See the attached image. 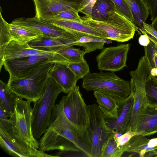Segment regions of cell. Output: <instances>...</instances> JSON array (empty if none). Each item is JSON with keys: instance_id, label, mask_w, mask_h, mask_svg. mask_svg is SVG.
Returning a JSON list of instances; mask_svg holds the SVG:
<instances>
[{"instance_id": "obj_1", "label": "cell", "mask_w": 157, "mask_h": 157, "mask_svg": "<svg viewBox=\"0 0 157 157\" xmlns=\"http://www.w3.org/2000/svg\"><path fill=\"white\" fill-rule=\"evenodd\" d=\"M38 149L43 152L59 150L63 151H81L92 157V146L87 130L78 128L66 117L56 104L53 109L48 128L39 142Z\"/></svg>"}, {"instance_id": "obj_2", "label": "cell", "mask_w": 157, "mask_h": 157, "mask_svg": "<svg viewBox=\"0 0 157 157\" xmlns=\"http://www.w3.org/2000/svg\"><path fill=\"white\" fill-rule=\"evenodd\" d=\"M53 63L44 64L25 77L9 78L7 85L18 96L34 103L43 96Z\"/></svg>"}, {"instance_id": "obj_3", "label": "cell", "mask_w": 157, "mask_h": 157, "mask_svg": "<svg viewBox=\"0 0 157 157\" xmlns=\"http://www.w3.org/2000/svg\"><path fill=\"white\" fill-rule=\"evenodd\" d=\"M83 79L82 86L86 91L102 93L117 102L124 100L131 93L130 82L113 72L90 73Z\"/></svg>"}, {"instance_id": "obj_4", "label": "cell", "mask_w": 157, "mask_h": 157, "mask_svg": "<svg viewBox=\"0 0 157 157\" xmlns=\"http://www.w3.org/2000/svg\"><path fill=\"white\" fill-rule=\"evenodd\" d=\"M62 92L61 87L53 78L49 77L43 96L34 103L33 108L32 131L36 140H39L48 128L56 100Z\"/></svg>"}, {"instance_id": "obj_5", "label": "cell", "mask_w": 157, "mask_h": 157, "mask_svg": "<svg viewBox=\"0 0 157 157\" xmlns=\"http://www.w3.org/2000/svg\"><path fill=\"white\" fill-rule=\"evenodd\" d=\"M83 23L100 31L107 39L125 42L132 39L138 28L134 23L121 14L113 11L105 21H97L85 16Z\"/></svg>"}, {"instance_id": "obj_6", "label": "cell", "mask_w": 157, "mask_h": 157, "mask_svg": "<svg viewBox=\"0 0 157 157\" xmlns=\"http://www.w3.org/2000/svg\"><path fill=\"white\" fill-rule=\"evenodd\" d=\"M0 145L9 155L16 157H58L46 154L30 145L13 128L9 119H0Z\"/></svg>"}, {"instance_id": "obj_7", "label": "cell", "mask_w": 157, "mask_h": 157, "mask_svg": "<svg viewBox=\"0 0 157 157\" xmlns=\"http://www.w3.org/2000/svg\"><path fill=\"white\" fill-rule=\"evenodd\" d=\"M131 77L130 81L133 98V112L129 130L135 131L137 118L141 110L148 103L146 92L147 81L151 76L147 61L143 56L140 59L136 69L129 72Z\"/></svg>"}, {"instance_id": "obj_8", "label": "cell", "mask_w": 157, "mask_h": 157, "mask_svg": "<svg viewBox=\"0 0 157 157\" xmlns=\"http://www.w3.org/2000/svg\"><path fill=\"white\" fill-rule=\"evenodd\" d=\"M57 105L72 123L82 130H87L89 125L88 107L78 86L63 96Z\"/></svg>"}, {"instance_id": "obj_9", "label": "cell", "mask_w": 157, "mask_h": 157, "mask_svg": "<svg viewBox=\"0 0 157 157\" xmlns=\"http://www.w3.org/2000/svg\"><path fill=\"white\" fill-rule=\"evenodd\" d=\"M18 96L15 100L13 114L9 119L14 129L30 145L38 149L39 142L34 138L32 131L33 121L32 102Z\"/></svg>"}, {"instance_id": "obj_10", "label": "cell", "mask_w": 157, "mask_h": 157, "mask_svg": "<svg viewBox=\"0 0 157 157\" xmlns=\"http://www.w3.org/2000/svg\"><path fill=\"white\" fill-rule=\"evenodd\" d=\"M87 107L89 125L87 130L92 144V157H101L103 147L112 133L107 126L98 105L94 104Z\"/></svg>"}, {"instance_id": "obj_11", "label": "cell", "mask_w": 157, "mask_h": 157, "mask_svg": "<svg viewBox=\"0 0 157 157\" xmlns=\"http://www.w3.org/2000/svg\"><path fill=\"white\" fill-rule=\"evenodd\" d=\"M130 46L127 44L104 48L96 57L98 69L113 72L122 69L126 66Z\"/></svg>"}, {"instance_id": "obj_12", "label": "cell", "mask_w": 157, "mask_h": 157, "mask_svg": "<svg viewBox=\"0 0 157 157\" xmlns=\"http://www.w3.org/2000/svg\"><path fill=\"white\" fill-rule=\"evenodd\" d=\"M30 56L46 57L52 63L68 65V62L62 56L57 52L44 51L31 48L28 43L22 44L11 40L7 45L3 57V65L7 59Z\"/></svg>"}, {"instance_id": "obj_13", "label": "cell", "mask_w": 157, "mask_h": 157, "mask_svg": "<svg viewBox=\"0 0 157 157\" xmlns=\"http://www.w3.org/2000/svg\"><path fill=\"white\" fill-rule=\"evenodd\" d=\"M49 63L52 62L46 57L30 56L6 60L4 61L3 66L9 73V78H20L27 76L42 65Z\"/></svg>"}, {"instance_id": "obj_14", "label": "cell", "mask_w": 157, "mask_h": 157, "mask_svg": "<svg viewBox=\"0 0 157 157\" xmlns=\"http://www.w3.org/2000/svg\"><path fill=\"white\" fill-rule=\"evenodd\" d=\"M82 0H33L35 9V17L40 20L51 17L65 11H78Z\"/></svg>"}, {"instance_id": "obj_15", "label": "cell", "mask_w": 157, "mask_h": 157, "mask_svg": "<svg viewBox=\"0 0 157 157\" xmlns=\"http://www.w3.org/2000/svg\"><path fill=\"white\" fill-rule=\"evenodd\" d=\"M116 119L105 118L106 124L112 133L123 134L129 130L132 117L133 98L132 93L125 99L117 102Z\"/></svg>"}, {"instance_id": "obj_16", "label": "cell", "mask_w": 157, "mask_h": 157, "mask_svg": "<svg viewBox=\"0 0 157 157\" xmlns=\"http://www.w3.org/2000/svg\"><path fill=\"white\" fill-rule=\"evenodd\" d=\"M11 23L32 28L41 33L44 36L59 37L73 41L78 40L75 36L65 30L43 20L39 19L35 17L17 18Z\"/></svg>"}, {"instance_id": "obj_17", "label": "cell", "mask_w": 157, "mask_h": 157, "mask_svg": "<svg viewBox=\"0 0 157 157\" xmlns=\"http://www.w3.org/2000/svg\"><path fill=\"white\" fill-rule=\"evenodd\" d=\"M42 20L62 28L71 33L78 39L82 36H88L107 39L106 36L96 29L85 24L76 21L44 18Z\"/></svg>"}, {"instance_id": "obj_18", "label": "cell", "mask_w": 157, "mask_h": 157, "mask_svg": "<svg viewBox=\"0 0 157 157\" xmlns=\"http://www.w3.org/2000/svg\"><path fill=\"white\" fill-rule=\"evenodd\" d=\"M135 131L146 136L157 132V106L149 103L140 111L137 117Z\"/></svg>"}, {"instance_id": "obj_19", "label": "cell", "mask_w": 157, "mask_h": 157, "mask_svg": "<svg viewBox=\"0 0 157 157\" xmlns=\"http://www.w3.org/2000/svg\"><path fill=\"white\" fill-rule=\"evenodd\" d=\"M49 77L55 80L66 94L76 86L78 80L67 65L64 64H54L49 71Z\"/></svg>"}, {"instance_id": "obj_20", "label": "cell", "mask_w": 157, "mask_h": 157, "mask_svg": "<svg viewBox=\"0 0 157 157\" xmlns=\"http://www.w3.org/2000/svg\"><path fill=\"white\" fill-rule=\"evenodd\" d=\"M75 41L61 37L42 36L28 43L32 48L48 52H57L64 48L75 45Z\"/></svg>"}, {"instance_id": "obj_21", "label": "cell", "mask_w": 157, "mask_h": 157, "mask_svg": "<svg viewBox=\"0 0 157 157\" xmlns=\"http://www.w3.org/2000/svg\"><path fill=\"white\" fill-rule=\"evenodd\" d=\"M122 148L124 152L137 153L139 156L144 157L147 153L157 150V138L150 139L141 134L135 135Z\"/></svg>"}, {"instance_id": "obj_22", "label": "cell", "mask_w": 157, "mask_h": 157, "mask_svg": "<svg viewBox=\"0 0 157 157\" xmlns=\"http://www.w3.org/2000/svg\"><path fill=\"white\" fill-rule=\"evenodd\" d=\"M4 22L11 40L22 44L28 43L33 40L44 35L41 33L31 27L11 23L5 20Z\"/></svg>"}, {"instance_id": "obj_23", "label": "cell", "mask_w": 157, "mask_h": 157, "mask_svg": "<svg viewBox=\"0 0 157 157\" xmlns=\"http://www.w3.org/2000/svg\"><path fill=\"white\" fill-rule=\"evenodd\" d=\"M94 95L104 118H117L118 102L108 95L99 91H94Z\"/></svg>"}, {"instance_id": "obj_24", "label": "cell", "mask_w": 157, "mask_h": 157, "mask_svg": "<svg viewBox=\"0 0 157 157\" xmlns=\"http://www.w3.org/2000/svg\"><path fill=\"white\" fill-rule=\"evenodd\" d=\"M128 4L134 19V23L138 29L143 26L149 12L148 7L144 0H126Z\"/></svg>"}, {"instance_id": "obj_25", "label": "cell", "mask_w": 157, "mask_h": 157, "mask_svg": "<svg viewBox=\"0 0 157 157\" xmlns=\"http://www.w3.org/2000/svg\"><path fill=\"white\" fill-rule=\"evenodd\" d=\"M18 96L9 89L7 83L0 80V102L11 114H13L16 98Z\"/></svg>"}, {"instance_id": "obj_26", "label": "cell", "mask_w": 157, "mask_h": 157, "mask_svg": "<svg viewBox=\"0 0 157 157\" xmlns=\"http://www.w3.org/2000/svg\"><path fill=\"white\" fill-rule=\"evenodd\" d=\"M105 40L88 36H83L75 42V45L83 47L85 54L103 49Z\"/></svg>"}, {"instance_id": "obj_27", "label": "cell", "mask_w": 157, "mask_h": 157, "mask_svg": "<svg viewBox=\"0 0 157 157\" xmlns=\"http://www.w3.org/2000/svg\"><path fill=\"white\" fill-rule=\"evenodd\" d=\"M107 0H97L92 12L91 18L97 21H105L113 11Z\"/></svg>"}, {"instance_id": "obj_28", "label": "cell", "mask_w": 157, "mask_h": 157, "mask_svg": "<svg viewBox=\"0 0 157 157\" xmlns=\"http://www.w3.org/2000/svg\"><path fill=\"white\" fill-rule=\"evenodd\" d=\"M144 55L151 71V75L157 76V46L150 41L147 46L144 47Z\"/></svg>"}, {"instance_id": "obj_29", "label": "cell", "mask_w": 157, "mask_h": 157, "mask_svg": "<svg viewBox=\"0 0 157 157\" xmlns=\"http://www.w3.org/2000/svg\"><path fill=\"white\" fill-rule=\"evenodd\" d=\"M124 153L122 148L118 146L112 133L103 147L101 157H120Z\"/></svg>"}, {"instance_id": "obj_30", "label": "cell", "mask_w": 157, "mask_h": 157, "mask_svg": "<svg viewBox=\"0 0 157 157\" xmlns=\"http://www.w3.org/2000/svg\"><path fill=\"white\" fill-rule=\"evenodd\" d=\"M71 47L65 48L57 53L63 56L69 63H78L84 61V50Z\"/></svg>"}, {"instance_id": "obj_31", "label": "cell", "mask_w": 157, "mask_h": 157, "mask_svg": "<svg viewBox=\"0 0 157 157\" xmlns=\"http://www.w3.org/2000/svg\"><path fill=\"white\" fill-rule=\"evenodd\" d=\"M4 19L0 14V71L3 65V61L6 48L11 40V38L4 23Z\"/></svg>"}, {"instance_id": "obj_32", "label": "cell", "mask_w": 157, "mask_h": 157, "mask_svg": "<svg viewBox=\"0 0 157 157\" xmlns=\"http://www.w3.org/2000/svg\"><path fill=\"white\" fill-rule=\"evenodd\" d=\"M114 10L123 15L134 23L130 7L126 0H107Z\"/></svg>"}, {"instance_id": "obj_33", "label": "cell", "mask_w": 157, "mask_h": 157, "mask_svg": "<svg viewBox=\"0 0 157 157\" xmlns=\"http://www.w3.org/2000/svg\"><path fill=\"white\" fill-rule=\"evenodd\" d=\"M148 103L157 106V77L151 75L146 85Z\"/></svg>"}, {"instance_id": "obj_34", "label": "cell", "mask_w": 157, "mask_h": 157, "mask_svg": "<svg viewBox=\"0 0 157 157\" xmlns=\"http://www.w3.org/2000/svg\"><path fill=\"white\" fill-rule=\"evenodd\" d=\"M67 66L78 80L90 73L89 65L85 59L78 63H69Z\"/></svg>"}, {"instance_id": "obj_35", "label": "cell", "mask_w": 157, "mask_h": 157, "mask_svg": "<svg viewBox=\"0 0 157 157\" xmlns=\"http://www.w3.org/2000/svg\"><path fill=\"white\" fill-rule=\"evenodd\" d=\"M49 18L53 19L71 20L82 23L83 21L77 11L67 10L60 12Z\"/></svg>"}, {"instance_id": "obj_36", "label": "cell", "mask_w": 157, "mask_h": 157, "mask_svg": "<svg viewBox=\"0 0 157 157\" xmlns=\"http://www.w3.org/2000/svg\"><path fill=\"white\" fill-rule=\"evenodd\" d=\"M97 0H83L78 10L86 16L91 18L93 8Z\"/></svg>"}, {"instance_id": "obj_37", "label": "cell", "mask_w": 157, "mask_h": 157, "mask_svg": "<svg viewBox=\"0 0 157 157\" xmlns=\"http://www.w3.org/2000/svg\"><path fill=\"white\" fill-rule=\"evenodd\" d=\"M141 33L146 34L150 41L157 45V30L151 25L143 23V26L139 29Z\"/></svg>"}, {"instance_id": "obj_38", "label": "cell", "mask_w": 157, "mask_h": 157, "mask_svg": "<svg viewBox=\"0 0 157 157\" xmlns=\"http://www.w3.org/2000/svg\"><path fill=\"white\" fill-rule=\"evenodd\" d=\"M138 134H141V133L137 131L129 130L121 136L115 137L118 146L122 148L133 136Z\"/></svg>"}, {"instance_id": "obj_39", "label": "cell", "mask_w": 157, "mask_h": 157, "mask_svg": "<svg viewBox=\"0 0 157 157\" xmlns=\"http://www.w3.org/2000/svg\"><path fill=\"white\" fill-rule=\"evenodd\" d=\"M149 12L151 23L157 17V0H144Z\"/></svg>"}, {"instance_id": "obj_40", "label": "cell", "mask_w": 157, "mask_h": 157, "mask_svg": "<svg viewBox=\"0 0 157 157\" xmlns=\"http://www.w3.org/2000/svg\"><path fill=\"white\" fill-rule=\"evenodd\" d=\"M11 114L6 109L2 103L0 102V119H7L10 117Z\"/></svg>"}, {"instance_id": "obj_41", "label": "cell", "mask_w": 157, "mask_h": 157, "mask_svg": "<svg viewBox=\"0 0 157 157\" xmlns=\"http://www.w3.org/2000/svg\"><path fill=\"white\" fill-rule=\"evenodd\" d=\"M139 37L138 42L141 45L144 47L148 45L150 40L146 34L143 33Z\"/></svg>"}, {"instance_id": "obj_42", "label": "cell", "mask_w": 157, "mask_h": 157, "mask_svg": "<svg viewBox=\"0 0 157 157\" xmlns=\"http://www.w3.org/2000/svg\"><path fill=\"white\" fill-rule=\"evenodd\" d=\"M151 24L157 30V17L154 22L151 23Z\"/></svg>"}, {"instance_id": "obj_43", "label": "cell", "mask_w": 157, "mask_h": 157, "mask_svg": "<svg viewBox=\"0 0 157 157\" xmlns=\"http://www.w3.org/2000/svg\"><path fill=\"white\" fill-rule=\"evenodd\" d=\"M156 45V46H157V45Z\"/></svg>"}, {"instance_id": "obj_44", "label": "cell", "mask_w": 157, "mask_h": 157, "mask_svg": "<svg viewBox=\"0 0 157 157\" xmlns=\"http://www.w3.org/2000/svg\"></svg>"}]
</instances>
